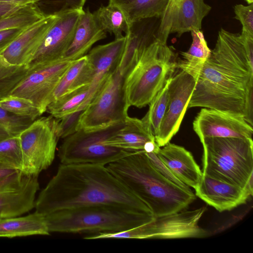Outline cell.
<instances>
[{"label":"cell","mask_w":253,"mask_h":253,"mask_svg":"<svg viewBox=\"0 0 253 253\" xmlns=\"http://www.w3.org/2000/svg\"><path fill=\"white\" fill-rule=\"evenodd\" d=\"M196 84L188 108L201 107L243 116L253 125V62L240 34L221 28L214 49L192 73Z\"/></svg>","instance_id":"cell-1"},{"label":"cell","mask_w":253,"mask_h":253,"mask_svg":"<svg viewBox=\"0 0 253 253\" xmlns=\"http://www.w3.org/2000/svg\"><path fill=\"white\" fill-rule=\"evenodd\" d=\"M99 205L153 214L106 166L90 164H61L40 192L35 208L45 216L64 209Z\"/></svg>","instance_id":"cell-2"},{"label":"cell","mask_w":253,"mask_h":253,"mask_svg":"<svg viewBox=\"0 0 253 253\" xmlns=\"http://www.w3.org/2000/svg\"><path fill=\"white\" fill-rule=\"evenodd\" d=\"M106 167L155 217L185 210L195 200L190 188H183L163 175L144 151L133 152Z\"/></svg>","instance_id":"cell-3"},{"label":"cell","mask_w":253,"mask_h":253,"mask_svg":"<svg viewBox=\"0 0 253 253\" xmlns=\"http://www.w3.org/2000/svg\"><path fill=\"white\" fill-rule=\"evenodd\" d=\"M50 232L97 234L126 230L153 220V214L108 205L59 210L45 216Z\"/></svg>","instance_id":"cell-4"},{"label":"cell","mask_w":253,"mask_h":253,"mask_svg":"<svg viewBox=\"0 0 253 253\" xmlns=\"http://www.w3.org/2000/svg\"><path fill=\"white\" fill-rule=\"evenodd\" d=\"M203 174L239 186L253 193L252 138L206 137Z\"/></svg>","instance_id":"cell-5"},{"label":"cell","mask_w":253,"mask_h":253,"mask_svg":"<svg viewBox=\"0 0 253 253\" xmlns=\"http://www.w3.org/2000/svg\"><path fill=\"white\" fill-rule=\"evenodd\" d=\"M177 68L174 53L157 40L143 51L126 77L125 96L129 107L148 105Z\"/></svg>","instance_id":"cell-6"},{"label":"cell","mask_w":253,"mask_h":253,"mask_svg":"<svg viewBox=\"0 0 253 253\" xmlns=\"http://www.w3.org/2000/svg\"><path fill=\"white\" fill-rule=\"evenodd\" d=\"M131 70L120 59L94 98L83 111L77 130L92 131L125 122L129 108L126 103L125 83Z\"/></svg>","instance_id":"cell-7"},{"label":"cell","mask_w":253,"mask_h":253,"mask_svg":"<svg viewBox=\"0 0 253 253\" xmlns=\"http://www.w3.org/2000/svg\"><path fill=\"white\" fill-rule=\"evenodd\" d=\"M124 122L92 131L79 129L63 139L58 149L61 164H90L107 166L135 151L105 144Z\"/></svg>","instance_id":"cell-8"},{"label":"cell","mask_w":253,"mask_h":253,"mask_svg":"<svg viewBox=\"0 0 253 253\" xmlns=\"http://www.w3.org/2000/svg\"><path fill=\"white\" fill-rule=\"evenodd\" d=\"M24 174L38 176L52 163L59 139L57 119L51 116L35 120L19 136Z\"/></svg>","instance_id":"cell-9"},{"label":"cell","mask_w":253,"mask_h":253,"mask_svg":"<svg viewBox=\"0 0 253 253\" xmlns=\"http://www.w3.org/2000/svg\"><path fill=\"white\" fill-rule=\"evenodd\" d=\"M73 61L60 59L29 68L10 95L30 100L43 114L51 101L54 88Z\"/></svg>","instance_id":"cell-10"},{"label":"cell","mask_w":253,"mask_h":253,"mask_svg":"<svg viewBox=\"0 0 253 253\" xmlns=\"http://www.w3.org/2000/svg\"><path fill=\"white\" fill-rule=\"evenodd\" d=\"M195 84V79L181 69L171 77L167 110L155 139L160 147L170 142L178 131Z\"/></svg>","instance_id":"cell-11"},{"label":"cell","mask_w":253,"mask_h":253,"mask_svg":"<svg viewBox=\"0 0 253 253\" xmlns=\"http://www.w3.org/2000/svg\"><path fill=\"white\" fill-rule=\"evenodd\" d=\"M204 0H169L160 17L156 39L164 43L169 35L178 36L195 30H201L203 19L211 10Z\"/></svg>","instance_id":"cell-12"},{"label":"cell","mask_w":253,"mask_h":253,"mask_svg":"<svg viewBox=\"0 0 253 253\" xmlns=\"http://www.w3.org/2000/svg\"><path fill=\"white\" fill-rule=\"evenodd\" d=\"M38 176L21 171L0 179V218L18 216L35 208Z\"/></svg>","instance_id":"cell-13"},{"label":"cell","mask_w":253,"mask_h":253,"mask_svg":"<svg viewBox=\"0 0 253 253\" xmlns=\"http://www.w3.org/2000/svg\"><path fill=\"white\" fill-rule=\"evenodd\" d=\"M200 140L206 137L252 138L253 127L238 114L212 109H202L193 122Z\"/></svg>","instance_id":"cell-14"},{"label":"cell","mask_w":253,"mask_h":253,"mask_svg":"<svg viewBox=\"0 0 253 253\" xmlns=\"http://www.w3.org/2000/svg\"><path fill=\"white\" fill-rule=\"evenodd\" d=\"M84 9L71 10L57 15V18L43 38L29 68L62 59L70 44Z\"/></svg>","instance_id":"cell-15"},{"label":"cell","mask_w":253,"mask_h":253,"mask_svg":"<svg viewBox=\"0 0 253 253\" xmlns=\"http://www.w3.org/2000/svg\"><path fill=\"white\" fill-rule=\"evenodd\" d=\"M57 15H46L26 28L10 44L0 52V56L12 66H28L33 58Z\"/></svg>","instance_id":"cell-16"},{"label":"cell","mask_w":253,"mask_h":253,"mask_svg":"<svg viewBox=\"0 0 253 253\" xmlns=\"http://www.w3.org/2000/svg\"><path fill=\"white\" fill-rule=\"evenodd\" d=\"M195 190L197 196L219 212L230 211L245 204L253 195L239 186L203 174Z\"/></svg>","instance_id":"cell-17"},{"label":"cell","mask_w":253,"mask_h":253,"mask_svg":"<svg viewBox=\"0 0 253 253\" xmlns=\"http://www.w3.org/2000/svg\"><path fill=\"white\" fill-rule=\"evenodd\" d=\"M126 40V36L115 39L109 43L94 47L86 54L93 69L88 105L118 64L123 53Z\"/></svg>","instance_id":"cell-18"},{"label":"cell","mask_w":253,"mask_h":253,"mask_svg":"<svg viewBox=\"0 0 253 253\" xmlns=\"http://www.w3.org/2000/svg\"><path fill=\"white\" fill-rule=\"evenodd\" d=\"M155 154L179 180L194 189L197 187L203 172L190 152L169 142Z\"/></svg>","instance_id":"cell-19"},{"label":"cell","mask_w":253,"mask_h":253,"mask_svg":"<svg viewBox=\"0 0 253 253\" xmlns=\"http://www.w3.org/2000/svg\"><path fill=\"white\" fill-rule=\"evenodd\" d=\"M106 38V32L93 13L84 10L78 22L72 42L62 59L75 60L86 55L96 42Z\"/></svg>","instance_id":"cell-20"},{"label":"cell","mask_w":253,"mask_h":253,"mask_svg":"<svg viewBox=\"0 0 253 253\" xmlns=\"http://www.w3.org/2000/svg\"><path fill=\"white\" fill-rule=\"evenodd\" d=\"M154 141V135L142 119L128 116L123 126L104 143L130 151H144L147 144Z\"/></svg>","instance_id":"cell-21"},{"label":"cell","mask_w":253,"mask_h":253,"mask_svg":"<svg viewBox=\"0 0 253 253\" xmlns=\"http://www.w3.org/2000/svg\"><path fill=\"white\" fill-rule=\"evenodd\" d=\"M92 78L93 69L86 54L74 60L54 88L51 102L75 90L90 85Z\"/></svg>","instance_id":"cell-22"},{"label":"cell","mask_w":253,"mask_h":253,"mask_svg":"<svg viewBox=\"0 0 253 253\" xmlns=\"http://www.w3.org/2000/svg\"><path fill=\"white\" fill-rule=\"evenodd\" d=\"M49 234L44 216L36 211L24 216L0 218V237L14 238Z\"/></svg>","instance_id":"cell-23"},{"label":"cell","mask_w":253,"mask_h":253,"mask_svg":"<svg viewBox=\"0 0 253 253\" xmlns=\"http://www.w3.org/2000/svg\"><path fill=\"white\" fill-rule=\"evenodd\" d=\"M123 12L128 25L146 18H160L169 0H109Z\"/></svg>","instance_id":"cell-24"},{"label":"cell","mask_w":253,"mask_h":253,"mask_svg":"<svg viewBox=\"0 0 253 253\" xmlns=\"http://www.w3.org/2000/svg\"><path fill=\"white\" fill-rule=\"evenodd\" d=\"M192 42L188 51L181 52L183 59L177 63V68L190 75L206 61L211 53L201 30L190 31Z\"/></svg>","instance_id":"cell-25"},{"label":"cell","mask_w":253,"mask_h":253,"mask_svg":"<svg viewBox=\"0 0 253 253\" xmlns=\"http://www.w3.org/2000/svg\"><path fill=\"white\" fill-rule=\"evenodd\" d=\"M89 85L75 90L51 102L46 112L50 116L60 119L68 114L84 110L88 105Z\"/></svg>","instance_id":"cell-26"},{"label":"cell","mask_w":253,"mask_h":253,"mask_svg":"<svg viewBox=\"0 0 253 253\" xmlns=\"http://www.w3.org/2000/svg\"><path fill=\"white\" fill-rule=\"evenodd\" d=\"M93 14L102 29L115 39L124 37L123 33L126 34L130 28L122 11L111 2L101 6Z\"/></svg>","instance_id":"cell-27"},{"label":"cell","mask_w":253,"mask_h":253,"mask_svg":"<svg viewBox=\"0 0 253 253\" xmlns=\"http://www.w3.org/2000/svg\"><path fill=\"white\" fill-rule=\"evenodd\" d=\"M171 77L167 80L164 86L150 102L147 112L141 119L155 139L159 134L161 124L167 110L169 100V84Z\"/></svg>","instance_id":"cell-28"},{"label":"cell","mask_w":253,"mask_h":253,"mask_svg":"<svg viewBox=\"0 0 253 253\" xmlns=\"http://www.w3.org/2000/svg\"><path fill=\"white\" fill-rule=\"evenodd\" d=\"M46 15L37 4L28 5L12 14L0 17V30L27 28Z\"/></svg>","instance_id":"cell-29"},{"label":"cell","mask_w":253,"mask_h":253,"mask_svg":"<svg viewBox=\"0 0 253 253\" xmlns=\"http://www.w3.org/2000/svg\"><path fill=\"white\" fill-rule=\"evenodd\" d=\"M29 70L28 66L10 65L0 56V100L10 95Z\"/></svg>","instance_id":"cell-30"},{"label":"cell","mask_w":253,"mask_h":253,"mask_svg":"<svg viewBox=\"0 0 253 253\" xmlns=\"http://www.w3.org/2000/svg\"><path fill=\"white\" fill-rule=\"evenodd\" d=\"M34 121L15 115L0 107V140L18 136Z\"/></svg>","instance_id":"cell-31"},{"label":"cell","mask_w":253,"mask_h":253,"mask_svg":"<svg viewBox=\"0 0 253 253\" xmlns=\"http://www.w3.org/2000/svg\"><path fill=\"white\" fill-rule=\"evenodd\" d=\"M0 163L21 171L23 156L19 136L0 140Z\"/></svg>","instance_id":"cell-32"},{"label":"cell","mask_w":253,"mask_h":253,"mask_svg":"<svg viewBox=\"0 0 253 253\" xmlns=\"http://www.w3.org/2000/svg\"><path fill=\"white\" fill-rule=\"evenodd\" d=\"M0 107L15 115L35 121L42 114L30 100L9 95L0 100Z\"/></svg>","instance_id":"cell-33"},{"label":"cell","mask_w":253,"mask_h":253,"mask_svg":"<svg viewBox=\"0 0 253 253\" xmlns=\"http://www.w3.org/2000/svg\"><path fill=\"white\" fill-rule=\"evenodd\" d=\"M86 1V0H38L36 4L41 9L42 7H44V9L48 11L47 15H58L68 11L82 10Z\"/></svg>","instance_id":"cell-34"},{"label":"cell","mask_w":253,"mask_h":253,"mask_svg":"<svg viewBox=\"0 0 253 253\" xmlns=\"http://www.w3.org/2000/svg\"><path fill=\"white\" fill-rule=\"evenodd\" d=\"M84 110L78 111L57 119V134L64 139L77 131L80 116Z\"/></svg>","instance_id":"cell-35"},{"label":"cell","mask_w":253,"mask_h":253,"mask_svg":"<svg viewBox=\"0 0 253 253\" xmlns=\"http://www.w3.org/2000/svg\"><path fill=\"white\" fill-rule=\"evenodd\" d=\"M235 18L242 25V30L253 36V3L248 5L236 4L234 7Z\"/></svg>","instance_id":"cell-36"},{"label":"cell","mask_w":253,"mask_h":253,"mask_svg":"<svg viewBox=\"0 0 253 253\" xmlns=\"http://www.w3.org/2000/svg\"><path fill=\"white\" fill-rule=\"evenodd\" d=\"M151 162L156 168V169L165 177L169 180L179 185V186L185 188L189 189L190 187L179 180L169 170V169L164 164V163L159 159L157 156L154 153H146Z\"/></svg>","instance_id":"cell-37"},{"label":"cell","mask_w":253,"mask_h":253,"mask_svg":"<svg viewBox=\"0 0 253 253\" xmlns=\"http://www.w3.org/2000/svg\"><path fill=\"white\" fill-rule=\"evenodd\" d=\"M26 28H13L0 30V52L10 44Z\"/></svg>","instance_id":"cell-38"},{"label":"cell","mask_w":253,"mask_h":253,"mask_svg":"<svg viewBox=\"0 0 253 253\" xmlns=\"http://www.w3.org/2000/svg\"><path fill=\"white\" fill-rule=\"evenodd\" d=\"M25 6L0 2V17L12 14Z\"/></svg>","instance_id":"cell-39"},{"label":"cell","mask_w":253,"mask_h":253,"mask_svg":"<svg viewBox=\"0 0 253 253\" xmlns=\"http://www.w3.org/2000/svg\"><path fill=\"white\" fill-rule=\"evenodd\" d=\"M17 171H20L0 163V179H3Z\"/></svg>","instance_id":"cell-40"},{"label":"cell","mask_w":253,"mask_h":253,"mask_svg":"<svg viewBox=\"0 0 253 253\" xmlns=\"http://www.w3.org/2000/svg\"><path fill=\"white\" fill-rule=\"evenodd\" d=\"M38 0H0V2L7 3L21 6L36 4Z\"/></svg>","instance_id":"cell-41"},{"label":"cell","mask_w":253,"mask_h":253,"mask_svg":"<svg viewBox=\"0 0 253 253\" xmlns=\"http://www.w3.org/2000/svg\"><path fill=\"white\" fill-rule=\"evenodd\" d=\"M246 2L249 4L251 3H253V0H245Z\"/></svg>","instance_id":"cell-42"}]
</instances>
